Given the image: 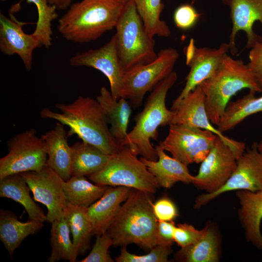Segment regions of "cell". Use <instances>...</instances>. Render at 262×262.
Listing matches in <instances>:
<instances>
[{
    "label": "cell",
    "mask_w": 262,
    "mask_h": 262,
    "mask_svg": "<svg viewBox=\"0 0 262 262\" xmlns=\"http://www.w3.org/2000/svg\"><path fill=\"white\" fill-rule=\"evenodd\" d=\"M229 49V43H222L217 49L197 48L194 40L191 39L184 49L186 64L190 67V71L186 78L185 85L173 101L171 110H174L179 102L191 91L214 74Z\"/></svg>",
    "instance_id": "obj_12"
},
{
    "label": "cell",
    "mask_w": 262,
    "mask_h": 262,
    "mask_svg": "<svg viewBox=\"0 0 262 262\" xmlns=\"http://www.w3.org/2000/svg\"><path fill=\"white\" fill-rule=\"evenodd\" d=\"M96 99L101 106L110 132L117 144L124 146L128 133L127 130L131 114L128 100L123 98H115L105 87H102Z\"/></svg>",
    "instance_id": "obj_23"
},
{
    "label": "cell",
    "mask_w": 262,
    "mask_h": 262,
    "mask_svg": "<svg viewBox=\"0 0 262 262\" xmlns=\"http://www.w3.org/2000/svg\"><path fill=\"white\" fill-rule=\"evenodd\" d=\"M152 195L131 188L107 231L113 246L134 244L150 250L157 245L158 220L153 210Z\"/></svg>",
    "instance_id": "obj_2"
},
{
    "label": "cell",
    "mask_w": 262,
    "mask_h": 262,
    "mask_svg": "<svg viewBox=\"0 0 262 262\" xmlns=\"http://www.w3.org/2000/svg\"><path fill=\"white\" fill-rule=\"evenodd\" d=\"M137 156L128 146H122L101 170L88 179L98 185L125 186L154 194L158 183Z\"/></svg>",
    "instance_id": "obj_7"
},
{
    "label": "cell",
    "mask_w": 262,
    "mask_h": 262,
    "mask_svg": "<svg viewBox=\"0 0 262 262\" xmlns=\"http://www.w3.org/2000/svg\"><path fill=\"white\" fill-rule=\"evenodd\" d=\"M51 5L54 6L57 10H66L72 4L73 0H47Z\"/></svg>",
    "instance_id": "obj_41"
},
{
    "label": "cell",
    "mask_w": 262,
    "mask_h": 262,
    "mask_svg": "<svg viewBox=\"0 0 262 262\" xmlns=\"http://www.w3.org/2000/svg\"><path fill=\"white\" fill-rule=\"evenodd\" d=\"M240 204L238 215L246 239L262 250V190L256 192L238 190L236 192Z\"/></svg>",
    "instance_id": "obj_21"
},
{
    "label": "cell",
    "mask_w": 262,
    "mask_h": 262,
    "mask_svg": "<svg viewBox=\"0 0 262 262\" xmlns=\"http://www.w3.org/2000/svg\"><path fill=\"white\" fill-rule=\"evenodd\" d=\"M145 29L152 37L155 36L167 37L170 30L165 22L161 19L164 7L162 0H132Z\"/></svg>",
    "instance_id": "obj_32"
},
{
    "label": "cell",
    "mask_w": 262,
    "mask_h": 262,
    "mask_svg": "<svg viewBox=\"0 0 262 262\" xmlns=\"http://www.w3.org/2000/svg\"><path fill=\"white\" fill-rule=\"evenodd\" d=\"M154 213L158 220L173 221L178 216L176 205L170 199L163 197L153 204Z\"/></svg>",
    "instance_id": "obj_38"
},
{
    "label": "cell",
    "mask_w": 262,
    "mask_h": 262,
    "mask_svg": "<svg viewBox=\"0 0 262 262\" xmlns=\"http://www.w3.org/2000/svg\"><path fill=\"white\" fill-rule=\"evenodd\" d=\"M173 124H183L210 131L228 145L238 159L246 150L243 142L230 138L213 127L205 107V97L200 85L191 91L178 104L174 110Z\"/></svg>",
    "instance_id": "obj_15"
},
{
    "label": "cell",
    "mask_w": 262,
    "mask_h": 262,
    "mask_svg": "<svg viewBox=\"0 0 262 262\" xmlns=\"http://www.w3.org/2000/svg\"><path fill=\"white\" fill-rule=\"evenodd\" d=\"M115 28L117 53L124 72L157 58L155 41L147 32L132 0L124 5Z\"/></svg>",
    "instance_id": "obj_6"
},
{
    "label": "cell",
    "mask_w": 262,
    "mask_h": 262,
    "mask_svg": "<svg viewBox=\"0 0 262 262\" xmlns=\"http://www.w3.org/2000/svg\"><path fill=\"white\" fill-rule=\"evenodd\" d=\"M10 17L0 13V50L5 55H18L26 69L30 71L33 52L41 45L33 33L23 31L22 27L26 23L18 21L13 14L10 13Z\"/></svg>",
    "instance_id": "obj_17"
},
{
    "label": "cell",
    "mask_w": 262,
    "mask_h": 262,
    "mask_svg": "<svg viewBox=\"0 0 262 262\" xmlns=\"http://www.w3.org/2000/svg\"><path fill=\"white\" fill-rule=\"evenodd\" d=\"M124 5L119 0L73 3L58 20V30L69 41L83 43L97 40L115 28Z\"/></svg>",
    "instance_id": "obj_3"
},
{
    "label": "cell",
    "mask_w": 262,
    "mask_h": 262,
    "mask_svg": "<svg viewBox=\"0 0 262 262\" xmlns=\"http://www.w3.org/2000/svg\"><path fill=\"white\" fill-rule=\"evenodd\" d=\"M108 187L95 184L84 176H73L65 181L64 190L68 203L87 208L102 196Z\"/></svg>",
    "instance_id": "obj_30"
},
{
    "label": "cell",
    "mask_w": 262,
    "mask_h": 262,
    "mask_svg": "<svg viewBox=\"0 0 262 262\" xmlns=\"http://www.w3.org/2000/svg\"><path fill=\"white\" fill-rule=\"evenodd\" d=\"M31 191L21 174L6 176L0 179V196L12 199L20 203L26 211L29 220L44 222L47 216L31 197Z\"/></svg>",
    "instance_id": "obj_25"
},
{
    "label": "cell",
    "mask_w": 262,
    "mask_h": 262,
    "mask_svg": "<svg viewBox=\"0 0 262 262\" xmlns=\"http://www.w3.org/2000/svg\"><path fill=\"white\" fill-rule=\"evenodd\" d=\"M262 190V152L254 142L237 159V166L228 181L218 190L198 196L194 208L200 209L223 193L238 190L256 192Z\"/></svg>",
    "instance_id": "obj_11"
},
{
    "label": "cell",
    "mask_w": 262,
    "mask_h": 262,
    "mask_svg": "<svg viewBox=\"0 0 262 262\" xmlns=\"http://www.w3.org/2000/svg\"><path fill=\"white\" fill-rule=\"evenodd\" d=\"M179 57L176 49L165 48L158 53L154 60L125 71L120 98L128 100L134 108L141 106L146 94L173 71Z\"/></svg>",
    "instance_id": "obj_8"
},
{
    "label": "cell",
    "mask_w": 262,
    "mask_h": 262,
    "mask_svg": "<svg viewBox=\"0 0 262 262\" xmlns=\"http://www.w3.org/2000/svg\"><path fill=\"white\" fill-rule=\"evenodd\" d=\"M201 237L195 243L181 248L175 260L183 262H217L220 257V245L213 226L207 225Z\"/></svg>",
    "instance_id": "obj_26"
},
{
    "label": "cell",
    "mask_w": 262,
    "mask_h": 262,
    "mask_svg": "<svg viewBox=\"0 0 262 262\" xmlns=\"http://www.w3.org/2000/svg\"><path fill=\"white\" fill-rule=\"evenodd\" d=\"M217 136L198 128L172 124L169 125L167 135L159 145L188 165L201 163L213 147Z\"/></svg>",
    "instance_id": "obj_10"
},
{
    "label": "cell",
    "mask_w": 262,
    "mask_h": 262,
    "mask_svg": "<svg viewBox=\"0 0 262 262\" xmlns=\"http://www.w3.org/2000/svg\"><path fill=\"white\" fill-rule=\"evenodd\" d=\"M72 160L71 175L89 177L101 170L111 155L83 141L71 146Z\"/></svg>",
    "instance_id": "obj_27"
},
{
    "label": "cell",
    "mask_w": 262,
    "mask_h": 262,
    "mask_svg": "<svg viewBox=\"0 0 262 262\" xmlns=\"http://www.w3.org/2000/svg\"><path fill=\"white\" fill-rule=\"evenodd\" d=\"M33 195V199L47 208V221L64 216L68 204L64 190L65 180L47 165L38 171L21 173Z\"/></svg>",
    "instance_id": "obj_13"
},
{
    "label": "cell",
    "mask_w": 262,
    "mask_h": 262,
    "mask_svg": "<svg viewBox=\"0 0 262 262\" xmlns=\"http://www.w3.org/2000/svg\"><path fill=\"white\" fill-rule=\"evenodd\" d=\"M113 245L112 239L107 231L97 235L95 243L90 252L80 262H114L109 252V248Z\"/></svg>",
    "instance_id": "obj_35"
},
{
    "label": "cell",
    "mask_w": 262,
    "mask_h": 262,
    "mask_svg": "<svg viewBox=\"0 0 262 262\" xmlns=\"http://www.w3.org/2000/svg\"><path fill=\"white\" fill-rule=\"evenodd\" d=\"M247 66L258 80L262 89V41L256 42L249 53Z\"/></svg>",
    "instance_id": "obj_40"
},
{
    "label": "cell",
    "mask_w": 262,
    "mask_h": 262,
    "mask_svg": "<svg viewBox=\"0 0 262 262\" xmlns=\"http://www.w3.org/2000/svg\"><path fill=\"white\" fill-rule=\"evenodd\" d=\"M204 228L197 229L187 223H181L176 226L174 232V240L179 246L183 248L194 244L202 236Z\"/></svg>",
    "instance_id": "obj_36"
},
{
    "label": "cell",
    "mask_w": 262,
    "mask_h": 262,
    "mask_svg": "<svg viewBox=\"0 0 262 262\" xmlns=\"http://www.w3.org/2000/svg\"><path fill=\"white\" fill-rule=\"evenodd\" d=\"M0 0L2 1H5L6 0Z\"/></svg>",
    "instance_id": "obj_44"
},
{
    "label": "cell",
    "mask_w": 262,
    "mask_h": 262,
    "mask_svg": "<svg viewBox=\"0 0 262 262\" xmlns=\"http://www.w3.org/2000/svg\"><path fill=\"white\" fill-rule=\"evenodd\" d=\"M131 189L125 186H108L102 196L87 208L93 235L107 231Z\"/></svg>",
    "instance_id": "obj_19"
},
{
    "label": "cell",
    "mask_w": 262,
    "mask_h": 262,
    "mask_svg": "<svg viewBox=\"0 0 262 262\" xmlns=\"http://www.w3.org/2000/svg\"><path fill=\"white\" fill-rule=\"evenodd\" d=\"M8 153L0 159V179L6 176L38 171L47 165L44 142L33 129L14 135L7 142Z\"/></svg>",
    "instance_id": "obj_9"
},
{
    "label": "cell",
    "mask_w": 262,
    "mask_h": 262,
    "mask_svg": "<svg viewBox=\"0 0 262 262\" xmlns=\"http://www.w3.org/2000/svg\"><path fill=\"white\" fill-rule=\"evenodd\" d=\"M65 125L57 122L53 129L41 137L47 154V165L54 170L65 181L72 176V151L67 138Z\"/></svg>",
    "instance_id": "obj_20"
},
{
    "label": "cell",
    "mask_w": 262,
    "mask_h": 262,
    "mask_svg": "<svg viewBox=\"0 0 262 262\" xmlns=\"http://www.w3.org/2000/svg\"><path fill=\"white\" fill-rule=\"evenodd\" d=\"M171 247L156 245L147 254L137 255L129 252L122 246L120 254L115 258L117 262H167L172 252Z\"/></svg>",
    "instance_id": "obj_34"
},
{
    "label": "cell",
    "mask_w": 262,
    "mask_h": 262,
    "mask_svg": "<svg viewBox=\"0 0 262 262\" xmlns=\"http://www.w3.org/2000/svg\"><path fill=\"white\" fill-rule=\"evenodd\" d=\"M51 224V251L49 262H56L60 260L76 262L79 253L70 239V230L66 218L63 216Z\"/></svg>",
    "instance_id": "obj_31"
},
{
    "label": "cell",
    "mask_w": 262,
    "mask_h": 262,
    "mask_svg": "<svg viewBox=\"0 0 262 262\" xmlns=\"http://www.w3.org/2000/svg\"><path fill=\"white\" fill-rule=\"evenodd\" d=\"M205 97V107L213 125L218 126L232 97L244 89L256 92L262 89L247 64L226 54L214 74L200 85Z\"/></svg>",
    "instance_id": "obj_5"
},
{
    "label": "cell",
    "mask_w": 262,
    "mask_h": 262,
    "mask_svg": "<svg viewBox=\"0 0 262 262\" xmlns=\"http://www.w3.org/2000/svg\"><path fill=\"white\" fill-rule=\"evenodd\" d=\"M178 79L173 71L159 82L152 90L143 110L134 118L135 124L128 132L124 146H128L137 155L151 161H156L158 156L151 139L157 140L159 126L169 125L175 115L174 110H169L165 99L169 89Z\"/></svg>",
    "instance_id": "obj_4"
},
{
    "label": "cell",
    "mask_w": 262,
    "mask_h": 262,
    "mask_svg": "<svg viewBox=\"0 0 262 262\" xmlns=\"http://www.w3.org/2000/svg\"><path fill=\"white\" fill-rule=\"evenodd\" d=\"M256 93L249 90L242 98L229 102L217 126L220 132L231 130L247 117L262 112V95L256 97Z\"/></svg>",
    "instance_id": "obj_28"
},
{
    "label": "cell",
    "mask_w": 262,
    "mask_h": 262,
    "mask_svg": "<svg viewBox=\"0 0 262 262\" xmlns=\"http://www.w3.org/2000/svg\"><path fill=\"white\" fill-rule=\"evenodd\" d=\"M23 0L13 5L10 13L17 12L20 8ZM28 3H33L36 7L38 18L34 32L32 33L39 41L41 46L48 49L51 45L52 31L51 23L58 17L56 8L50 5L47 0H26Z\"/></svg>",
    "instance_id": "obj_33"
},
{
    "label": "cell",
    "mask_w": 262,
    "mask_h": 262,
    "mask_svg": "<svg viewBox=\"0 0 262 262\" xmlns=\"http://www.w3.org/2000/svg\"><path fill=\"white\" fill-rule=\"evenodd\" d=\"M200 16L193 6L185 4L179 6L175 10L173 19L177 27L187 30L194 27Z\"/></svg>",
    "instance_id": "obj_37"
},
{
    "label": "cell",
    "mask_w": 262,
    "mask_h": 262,
    "mask_svg": "<svg viewBox=\"0 0 262 262\" xmlns=\"http://www.w3.org/2000/svg\"><path fill=\"white\" fill-rule=\"evenodd\" d=\"M230 10L232 29L229 36V45L232 54L237 52L235 38L240 31L246 35L247 48H251L259 41H262L261 36L253 31L255 22L259 21L262 25V0H223Z\"/></svg>",
    "instance_id": "obj_18"
},
{
    "label": "cell",
    "mask_w": 262,
    "mask_h": 262,
    "mask_svg": "<svg viewBox=\"0 0 262 262\" xmlns=\"http://www.w3.org/2000/svg\"><path fill=\"white\" fill-rule=\"evenodd\" d=\"M55 106L60 112L45 108L40 115L68 127V136L76 134L82 141L111 155L121 147L112 136L103 110L96 99L79 96L71 103H57Z\"/></svg>",
    "instance_id": "obj_1"
},
{
    "label": "cell",
    "mask_w": 262,
    "mask_h": 262,
    "mask_svg": "<svg viewBox=\"0 0 262 262\" xmlns=\"http://www.w3.org/2000/svg\"><path fill=\"white\" fill-rule=\"evenodd\" d=\"M87 208L68 203L64 215L72 234V241L79 255H82L89 249L91 236L93 235Z\"/></svg>",
    "instance_id": "obj_29"
},
{
    "label": "cell",
    "mask_w": 262,
    "mask_h": 262,
    "mask_svg": "<svg viewBox=\"0 0 262 262\" xmlns=\"http://www.w3.org/2000/svg\"><path fill=\"white\" fill-rule=\"evenodd\" d=\"M176 225L173 221L158 220L156 229L157 245L171 247L174 240V232Z\"/></svg>",
    "instance_id": "obj_39"
},
{
    "label": "cell",
    "mask_w": 262,
    "mask_h": 262,
    "mask_svg": "<svg viewBox=\"0 0 262 262\" xmlns=\"http://www.w3.org/2000/svg\"><path fill=\"white\" fill-rule=\"evenodd\" d=\"M73 66H87L99 70L108 79L112 96L118 99L121 96L124 71L117 53L115 35L103 46L78 53L69 60Z\"/></svg>",
    "instance_id": "obj_16"
},
{
    "label": "cell",
    "mask_w": 262,
    "mask_h": 262,
    "mask_svg": "<svg viewBox=\"0 0 262 262\" xmlns=\"http://www.w3.org/2000/svg\"><path fill=\"white\" fill-rule=\"evenodd\" d=\"M158 159H140L155 178L159 186L170 188L177 182L193 183L195 177L189 172L187 165L167 155L159 145L155 147Z\"/></svg>",
    "instance_id": "obj_22"
},
{
    "label": "cell",
    "mask_w": 262,
    "mask_h": 262,
    "mask_svg": "<svg viewBox=\"0 0 262 262\" xmlns=\"http://www.w3.org/2000/svg\"><path fill=\"white\" fill-rule=\"evenodd\" d=\"M43 226V222L40 221L21 222L12 212L1 210L0 239L10 257L27 236L39 231Z\"/></svg>",
    "instance_id": "obj_24"
},
{
    "label": "cell",
    "mask_w": 262,
    "mask_h": 262,
    "mask_svg": "<svg viewBox=\"0 0 262 262\" xmlns=\"http://www.w3.org/2000/svg\"><path fill=\"white\" fill-rule=\"evenodd\" d=\"M258 148L260 151L262 152V140L259 143H257Z\"/></svg>",
    "instance_id": "obj_42"
},
{
    "label": "cell",
    "mask_w": 262,
    "mask_h": 262,
    "mask_svg": "<svg viewBox=\"0 0 262 262\" xmlns=\"http://www.w3.org/2000/svg\"><path fill=\"white\" fill-rule=\"evenodd\" d=\"M120 0L124 5H125L130 0Z\"/></svg>",
    "instance_id": "obj_43"
},
{
    "label": "cell",
    "mask_w": 262,
    "mask_h": 262,
    "mask_svg": "<svg viewBox=\"0 0 262 262\" xmlns=\"http://www.w3.org/2000/svg\"><path fill=\"white\" fill-rule=\"evenodd\" d=\"M237 164V159L231 148L217 136L213 147L201 162L193 184L206 193H213L226 183Z\"/></svg>",
    "instance_id": "obj_14"
}]
</instances>
